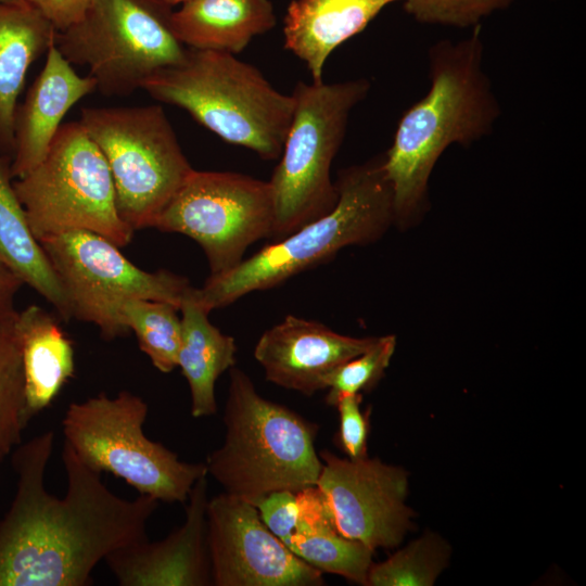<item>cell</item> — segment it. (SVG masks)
Instances as JSON below:
<instances>
[{
    "mask_svg": "<svg viewBox=\"0 0 586 586\" xmlns=\"http://www.w3.org/2000/svg\"><path fill=\"white\" fill-rule=\"evenodd\" d=\"M53 438V432H44L12 456L17 486L0 521V586L90 585L101 560L148 538L146 523L160 501L118 497L65 442L66 494L58 498L46 489Z\"/></svg>",
    "mask_w": 586,
    "mask_h": 586,
    "instance_id": "obj_1",
    "label": "cell"
},
{
    "mask_svg": "<svg viewBox=\"0 0 586 586\" xmlns=\"http://www.w3.org/2000/svg\"><path fill=\"white\" fill-rule=\"evenodd\" d=\"M483 56L481 25L429 49L430 89L403 114L384 153L395 222H409L424 207L430 176L448 146H469L492 133L501 109Z\"/></svg>",
    "mask_w": 586,
    "mask_h": 586,
    "instance_id": "obj_2",
    "label": "cell"
},
{
    "mask_svg": "<svg viewBox=\"0 0 586 586\" xmlns=\"http://www.w3.org/2000/svg\"><path fill=\"white\" fill-rule=\"evenodd\" d=\"M384 154L342 169L337 202L323 216L266 244L233 269L209 276L194 288L208 313L244 295L278 286L300 272L333 257L348 245L378 240L395 222L393 189L383 167Z\"/></svg>",
    "mask_w": 586,
    "mask_h": 586,
    "instance_id": "obj_3",
    "label": "cell"
},
{
    "mask_svg": "<svg viewBox=\"0 0 586 586\" xmlns=\"http://www.w3.org/2000/svg\"><path fill=\"white\" fill-rule=\"evenodd\" d=\"M224 423V444L208 455L205 467L226 493L255 505L276 491L316 486L322 469L315 448L318 424L263 397L234 366Z\"/></svg>",
    "mask_w": 586,
    "mask_h": 586,
    "instance_id": "obj_4",
    "label": "cell"
},
{
    "mask_svg": "<svg viewBox=\"0 0 586 586\" xmlns=\"http://www.w3.org/2000/svg\"><path fill=\"white\" fill-rule=\"evenodd\" d=\"M142 89L187 111L224 141L265 161L280 157L294 100L234 54L188 48L184 60L148 78Z\"/></svg>",
    "mask_w": 586,
    "mask_h": 586,
    "instance_id": "obj_5",
    "label": "cell"
},
{
    "mask_svg": "<svg viewBox=\"0 0 586 586\" xmlns=\"http://www.w3.org/2000/svg\"><path fill=\"white\" fill-rule=\"evenodd\" d=\"M370 88L366 78L295 85L291 124L280 161L268 180L275 213L273 239L323 216L337 202L331 165L345 138L352 111Z\"/></svg>",
    "mask_w": 586,
    "mask_h": 586,
    "instance_id": "obj_6",
    "label": "cell"
},
{
    "mask_svg": "<svg viewBox=\"0 0 586 586\" xmlns=\"http://www.w3.org/2000/svg\"><path fill=\"white\" fill-rule=\"evenodd\" d=\"M171 8L163 0H93L77 23L56 31L54 44L72 65L89 69L100 93L129 95L187 55Z\"/></svg>",
    "mask_w": 586,
    "mask_h": 586,
    "instance_id": "obj_7",
    "label": "cell"
},
{
    "mask_svg": "<svg viewBox=\"0 0 586 586\" xmlns=\"http://www.w3.org/2000/svg\"><path fill=\"white\" fill-rule=\"evenodd\" d=\"M148 405L122 391L72 403L62 421L65 443L77 458L97 472L123 479L140 495L168 504H184L194 483L207 474L205 463L179 460L143 432Z\"/></svg>",
    "mask_w": 586,
    "mask_h": 586,
    "instance_id": "obj_8",
    "label": "cell"
},
{
    "mask_svg": "<svg viewBox=\"0 0 586 586\" xmlns=\"http://www.w3.org/2000/svg\"><path fill=\"white\" fill-rule=\"evenodd\" d=\"M80 124L109 165L120 218L153 227L193 171L160 105L85 107Z\"/></svg>",
    "mask_w": 586,
    "mask_h": 586,
    "instance_id": "obj_9",
    "label": "cell"
},
{
    "mask_svg": "<svg viewBox=\"0 0 586 586\" xmlns=\"http://www.w3.org/2000/svg\"><path fill=\"white\" fill-rule=\"evenodd\" d=\"M14 188L38 242L88 230L125 246L135 232L118 214L105 157L79 120L61 125L44 158Z\"/></svg>",
    "mask_w": 586,
    "mask_h": 586,
    "instance_id": "obj_10",
    "label": "cell"
},
{
    "mask_svg": "<svg viewBox=\"0 0 586 586\" xmlns=\"http://www.w3.org/2000/svg\"><path fill=\"white\" fill-rule=\"evenodd\" d=\"M39 243L62 284L73 318L95 324L106 340L129 333L117 314L124 300H157L180 307L192 288L188 279L167 270L149 272L137 267L118 245L92 231L68 230Z\"/></svg>",
    "mask_w": 586,
    "mask_h": 586,
    "instance_id": "obj_11",
    "label": "cell"
},
{
    "mask_svg": "<svg viewBox=\"0 0 586 586\" xmlns=\"http://www.w3.org/2000/svg\"><path fill=\"white\" fill-rule=\"evenodd\" d=\"M273 203L268 181L233 171L195 170L153 228L184 234L203 250L211 276L237 267L256 241L271 237Z\"/></svg>",
    "mask_w": 586,
    "mask_h": 586,
    "instance_id": "obj_12",
    "label": "cell"
},
{
    "mask_svg": "<svg viewBox=\"0 0 586 586\" xmlns=\"http://www.w3.org/2000/svg\"><path fill=\"white\" fill-rule=\"evenodd\" d=\"M322 461L316 487L336 531L373 551L399 545L411 527L405 505L408 474L378 458H340L319 451Z\"/></svg>",
    "mask_w": 586,
    "mask_h": 586,
    "instance_id": "obj_13",
    "label": "cell"
},
{
    "mask_svg": "<svg viewBox=\"0 0 586 586\" xmlns=\"http://www.w3.org/2000/svg\"><path fill=\"white\" fill-rule=\"evenodd\" d=\"M212 585L320 586L322 572L294 555L262 521L257 508L226 492L207 501Z\"/></svg>",
    "mask_w": 586,
    "mask_h": 586,
    "instance_id": "obj_14",
    "label": "cell"
},
{
    "mask_svg": "<svg viewBox=\"0 0 586 586\" xmlns=\"http://www.w3.org/2000/svg\"><path fill=\"white\" fill-rule=\"evenodd\" d=\"M377 337L340 334L314 320L285 316L257 341L254 357L267 381L311 396L326 390L328 375L369 349Z\"/></svg>",
    "mask_w": 586,
    "mask_h": 586,
    "instance_id": "obj_15",
    "label": "cell"
},
{
    "mask_svg": "<svg viewBox=\"0 0 586 586\" xmlns=\"http://www.w3.org/2000/svg\"><path fill=\"white\" fill-rule=\"evenodd\" d=\"M207 474L193 485L184 523L166 538L124 546L105 558L122 586L212 585L206 544Z\"/></svg>",
    "mask_w": 586,
    "mask_h": 586,
    "instance_id": "obj_16",
    "label": "cell"
},
{
    "mask_svg": "<svg viewBox=\"0 0 586 586\" xmlns=\"http://www.w3.org/2000/svg\"><path fill=\"white\" fill-rule=\"evenodd\" d=\"M95 90V79L90 75H78L53 42L40 74L24 102L17 105L11 161L14 179L25 176L41 163L65 114Z\"/></svg>",
    "mask_w": 586,
    "mask_h": 586,
    "instance_id": "obj_17",
    "label": "cell"
},
{
    "mask_svg": "<svg viewBox=\"0 0 586 586\" xmlns=\"http://www.w3.org/2000/svg\"><path fill=\"white\" fill-rule=\"evenodd\" d=\"M396 1L403 0H293L283 18L284 48L306 64L313 82H321L332 51Z\"/></svg>",
    "mask_w": 586,
    "mask_h": 586,
    "instance_id": "obj_18",
    "label": "cell"
},
{
    "mask_svg": "<svg viewBox=\"0 0 586 586\" xmlns=\"http://www.w3.org/2000/svg\"><path fill=\"white\" fill-rule=\"evenodd\" d=\"M55 35L53 25L25 0L0 1V154L10 161L18 97L29 68Z\"/></svg>",
    "mask_w": 586,
    "mask_h": 586,
    "instance_id": "obj_19",
    "label": "cell"
},
{
    "mask_svg": "<svg viewBox=\"0 0 586 586\" xmlns=\"http://www.w3.org/2000/svg\"><path fill=\"white\" fill-rule=\"evenodd\" d=\"M276 24L270 0H188L173 13L174 30L186 47L234 55Z\"/></svg>",
    "mask_w": 586,
    "mask_h": 586,
    "instance_id": "obj_20",
    "label": "cell"
},
{
    "mask_svg": "<svg viewBox=\"0 0 586 586\" xmlns=\"http://www.w3.org/2000/svg\"><path fill=\"white\" fill-rule=\"evenodd\" d=\"M16 329L25 373L24 420L28 424L74 377L75 352L58 320L40 306L17 311Z\"/></svg>",
    "mask_w": 586,
    "mask_h": 586,
    "instance_id": "obj_21",
    "label": "cell"
},
{
    "mask_svg": "<svg viewBox=\"0 0 586 586\" xmlns=\"http://www.w3.org/2000/svg\"><path fill=\"white\" fill-rule=\"evenodd\" d=\"M192 286L181 302V343L177 367L181 369L191 394V415L211 417L217 412L216 381L235 365L237 345L208 320V311L199 304Z\"/></svg>",
    "mask_w": 586,
    "mask_h": 586,
    "instance_id": "obj_22",
    "label": "cell"
},
{
    "mask_svg": "<svg viewBox=\"0 0 586 586\" xmlns=\"http://www.w3.org/2000/svg\"><path fill=\"white\" fill-rule=\"evenodd\" d=\"M300 512L283 544L298 558L322 573L367 585L373 550L342 536L335 528L316 486L296 492Z\"/></svg>",
    "mask_w": 586,
    "mask_h": 586,
    "instance_id": "obj_23",
    "label": "cell"
},
{
    "mask_svg": "<svg viewBox=\"0 0 586 586\" xmlns=\"http://www.w3.org/2000/svg\"><path fill=\"white\" fill-rule=\"evenodd\" d=\"M0 258L43 296L62 319L73 318L71 305L40 243L34 237L14 188L11 161L0 154Z\"/></svg>",
    "mask_w": 586,
    "mask_h": 586,
    "instance_id": "obj_24",
    "label": "cell"
},
{
    "mask_svg": "<svg viewBox=\"0 0 586 586\" xmlns=\"http://www.w3.org/2000/svg\"><path fill=\"white\" fill-rule=\"evenodd\" d=\"M179 307L164 301L131 297L117 309L120 323L133 331L140 349L163 373L177 367L181 343Z\"/></svg>",
    "mask_w": 586,
    "mask_h": 586,
    "instance_id": "obj_25",
    "label": "cell"
},
{
    "mask_svg": "<svg viewBox=\"0 0 586 586\" xmlns=\"http://www.w3.org/2000/svg\"><path fill=\"white\" fill-rule=\"evenodd\" d=\"M17 310L0 321V446L9 453L20 445L27 426L25 411V373L16 329Z\"/></svg>",
    "mask_w": 586,
    "mask_h": 586,
    "instance_id": "obj_26",
    "label": "cell"
},
{
    "mask_svg": "<svg viewBox=\"0 0 586 586\" xmlns=\"http://www.w3.org/2000/svg\"><path fill=\"white\" fill-rule=\"evenodd\" d=\"M448 546L426 535L380 563L371 564L366 586H430L444 569Z\"/></svg>",
    "mask_w": 586,
    "mask_h": 586,
    "instance_id": "obj_27",
    "label": "cell"
},
{
    "mask_svg": "<svg viewBox=\"0 0 586 586\" xmlns=\"http://www.w3.org/2000/svg\"><path fill=\"white\" fill-rule=\"evenodd\" d=\"M395 346L394 335L377 337L369 349L334 369L326 380V403L335 406L343 396L370 391L383 377Z\"/></svg>",
    "mask_w": 586,
    "mask_h": 586,
    "instance_id": "obj_28",
    "label": "cell"
},
{
    "mask_svg": "<svg viewBox=\"0 0 586 586\" xmlns=\"http://www.w3.org/2000/svg\"><path fill=\"white\" fill-rule=\"evenodd\" d=\"M514 0H403L405 12L426 25L475 27L497 11L508 9Z\"/></svg>",
    "mask_w": 586,
    "mask_h": 586,
    "instance_id": "obj_29",
    "label": "cell"
},
{
    "mask_svg": "<svg viewBox=\"0 0 586 586\" xmlns=\"http://www.w3.org/2000/svg\"><path fill=\"white\" fill-rule=\"evenodd\" d=\"M361 394L346 395L335 404L340 413V429L335 444L349 459L367 457L370 410L361 411Z\"/></svg>",
    "mask_w": 586,
    "mask_h": 586,
    "instance_id": "obj_30",
    "label": "cell"
},
{
    "mask_svg": "<svg viewBox=\"0 0 586 586\" xmlns=\"http://www.w3.org/2000/svg\"><path fill=\"white\" fill-rule=\"evenodd\" d=\"M254 506L264 524L283 543L298 518L296 492L276 491L260 498Z\"/></svg>",
    "mask_w": 586,
    "mask_h": 586,
    "instance_id": "obj_31",
    "label": "cell"
},
{
    "mask_svg": "<svg viewBox=\"0 0 586 586\" xmlns=\"http://www.w3.org/2000/svg\"><path fill=\"white\" fill-rule=\"evenodd\" d=\"M39 11L56 29L65 30L77 23L93 0H25Z\"/></svg>",
    "mask_w": 586,
    "mask_h": 586,
    "instance_id": "obj_32",
    "label": "cell"
},
{
    "mask_svg": "<svg viewBox=\"0 0 586 586\" xmlns=\"http://www.w3.org/2000/svg\"><path fill=\"white\" fill-rule=\"evenodd\" d=\"M22 279L0 258V321L13 315L15 296Z\"/></svg>",
    "mask_w": 586,
    "mask_h": 586,
    "instance_id": "obj_33",
    "label": "cell"
},
{
    "mask_svg": "<svg viewBox=\"0 0 586 586\" xmlns=\"http://www.w3.org/2000/svg\"><path fill=\"white\" fill-rule=\"evenodd\" d=\"M163 1L166 2L170 7H175L177 4H182L183 2L188 0H163Z\"/></svg>",
    "mask_w": 586,
    "mask_h": 586,
    "instance_id": "obj_34",
    "label": "cell"
},
{
    "mask_svg": "<svg viewBox=\"0 0 586 586\" xmlns=\"http://www.w3.org/2000/svg\"><path fill=\"white\" fill-rule=\"evenodd\" d=\"M9 454V451L0 446V461Z\"/></svg>",
    "mask_w": 586,
    "mask_h": 586,
    "instance_id": "obj_35",
    "label": "cell"
},
{
    "mask_svg": "<svg viewBox=\"0 0 586 586\" xmlns=\"http://www.w3.org/2000/svg\"><path fill=\"white\" fill-rule=\"evenodd\" d=\"M0 1H17V0H0Z\"/></svg>",
    "mask_w": 586,
    "mask_h": 586,
    "instance_id": "obj_36",
    "label": "cell"
}]
</instances>
